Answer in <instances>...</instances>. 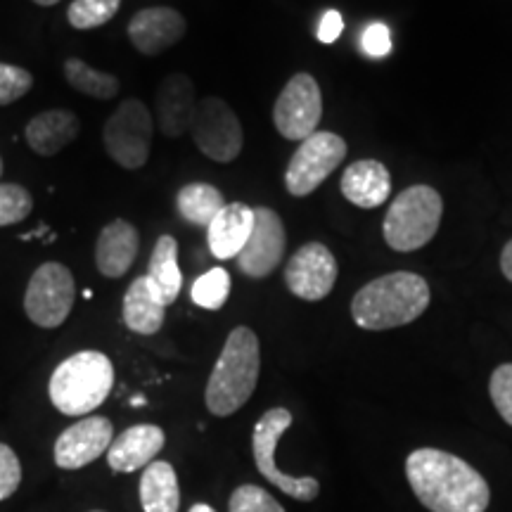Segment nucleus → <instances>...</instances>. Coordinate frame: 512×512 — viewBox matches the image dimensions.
Here are the masks:
<instances>
[{"label": "nucleus", "mask_w": 512, "mask_h": 512, "mask_svg": "<svg viewBox=\"0 0 512 512\" xmlns=\"http://www.w3.org/2000/svg\"><path fill=\"white\" fill-rule=\"evenodd\" d=\"M406 477L418 501L432 512H484L491 491L470 463L439 448H418L406 460Z\"/></svg>", "instance_id": "nucleus-1"}, {"label": "nucleus", "mask_w": 512, "mask_h": 512, "mask_svg": "<svg viewBox=\"0 0 512 512\" xmlns=\"http://www.w3.org/2000/svg\"><path fill=\"white\" fill-rule=\"evenodd\" d=\"M430 299V285L422 275L396 271L361 287L351 302V316L363 330H392L418 320L430 306Z\"/></svg>", "instance_id": "nucleus-2"}, {"label": "nucleus", "mask_w": 512, "mask_h": 512, "mask_svg": "<svg viewBox=\"0 0 512 512\" xmlns=\"http://www.w3.org/2000/svg\"><path fill=\"white\" fill-rule=\"evenodd\" d=\"M259 373V337L254 335V330L240 325L228 335L219 361L209 375L207 389H204V403H207L209 413L216 418H228V415L238 413L252 399Z\"/></svg>", "instance_id": "nucleus-3"}, {"label": "nucleus", "mask_w": 512, "mask_h": 512, "mask_svg": "<svg viewBox=\"0 0 512 512\" xmlns=\"http://www.w3.org/2000/svg\"><path fill=\"white\" fill-rule=\"evenodd\" d=\"M114 387V366L102 351H79L53 370L48 394L62 415H88L100 408Z\"/></svg>", "instance_id": "nucleus-4"}, {"label": "nucleus", "mask_w": 512, "mask_h": 512, "mask_svg": "<svg viewBox=\"0 0 512 512\" xmlns=\"http://www.w3.org/2000/svg\"><path fill=\"white\" fill-rule=\"evenodd\" d=\"M444 202L432 185H411L389 204L382 233L394 252H415L437 235Z\"/></svg>", "instance_id": "nucleus-5"}, {"label": "nucleus", "mask_w": 512, "mask_h": 512, "mask_svg": "<svg viewBox=\"0 0 512 512\" xmlns=\"http://www.w3.org/2000/svg\"><path fill=\"white\" fill-rule=\"evenodd\" d=\"M292 425V413L287 408H271L261 415L259 422L254 425L252 434V451H254V463L261 477H266L273 486H278L280 491L287 496H292L294 501L311 503L316 501L320 494V482L316 477H292L287 472L280 470L275 465V446L283 434L290 430Z\"/></svg>", "instance_id": "nucleus-6"}, {"label": "nucleus", "mask_w": 512, "mask_h": 512, "mask_svg": "<svg viewBox=\"0 0 512 512\" xmlns=\"http://www.w3.org/2000/svg\"><path fill=\"white\" fill-rule=\"evenodd\" d=\"M152 114L145 107V102L136 98L121 102L117 112L105 121L102 128V143L105 152L117 162L121 169L136 171L143 169L150 159L152 150Z\"/></svg>", "instance_id": "nucleus-7"}, {"label": "nucleus", "mask_w": 512, "mask_h": 512, "mask_svg": "<svg viewBox=\"0 0 512 512\" xmlns=\"http://www.w3.org/2000/svg\"><path fill=\"white\" fill-rule=\"evenodd\" d=\"M76 283L74 275L64 264L48 261L38 266L31 275L27 294H24V311L38 328H60L74 309Z\"/></svg>", "instance_id": "nucleus-8"}, {"label": "nucleus", "mask_w": 512, "mask_h": 512, "mask_svg": "<svg viewBox=\"0 0 512 512\" xmlns=\"http://www.w3.org/2000/svg\"><path fill=\"white\" fill-rule=\"evenodd\" d=\"M190 136L204 157L219 164H230L238 159L245 145V131H242L238 114L221 98H204L197 102L195 117L190 121Z\"/></svg>", "instance_id": "nucleus-9"}, {"label": "nucleus", "mask_w": 512, "mask_h": 512, "mask_svg": "<svg viewBox=\"0 0 512 512\" xmlns=\"http://www.w3.org/2000/svg\"><path fill=\"white\" fill-rule=\"evenodd\" d=\"M347 157V143L337 133L316 131L302 140L285 171V188L294 197H306Z\"/></svg>", "instance_id": "nucleus-10"}, {"label": "nucleus", "mask_w": 512, "mask_h": 512, "mask_svg": "<svg viewBox=\"0 0 512 512\" xmlns=\"http://www.w3.org/2000/svg\"><path fill=\"white\" fill-rule=\"evenodd\" d=\"M323 119V95L311 74H294L280 91L273 107V124L285 140L302 143L318 131Z\"/></svg>", "instance_id": "nucleus-11"}, {"label": "nucleus", "mask_w": 512, "mask_h": 512, "mask_svg": "<svg viewBox=\"0 0 512 512\" xmlns=\"http://www.w3.org/2000/svg\"><path fill=\"white\" fill-rule=\"evenodd\" d=\"M337 259L323 242H309L285 266V285L304 302H320L337 283Z\"/></svg>", "instance_id": "nucleus-12"}, {"label": "nucleus", "mask_w": 512, "mask_h": 512, "mask_svg": "<svg viewBox=\"0 0 512 512\" xmlns=\"http://www.w3.org/2000/svg\"><path fill=\"white\" fill-rule=\"evenodd\" d=\"M285 226L283 219L268 207L254 209V228L247 245L238 254V268L247 278H268L280 266L285 256Z\"/></svg>", "instance_id": "nucleus-13"}, {"label": "nucleus", "mask_w": 512, "mask_h": 512, "mask_svg": "<svg viewBox=\"0 0 512 512\" xmlns=\"http://www.w3.org/2000/svg\"><path fill=\"white\" fill-rule=\"evenodd\" d=\"M114 441L112 420L91 415L67 427L55 441V465L62 470H81L100 456H107Z\"/></svg>", "instance_id": "nucleus-14"}, {"label": "nucleus", "mask_w": 512, "mask_h": 512, "mask_svg": "<svg viewBox=\"0 0 512 512\" xmlns=\"http://www.w3.org/2000/svg\"><path fill=\"white\" fill-rule=\"evenodd\" d=\"M185 19L174 8H145L128 24V38L140 55L155 57L185 36Z\"/></svg>", "instance_id": "nucleus-15"}, {"label": "nucleus", "mask_w": 512, "mask_h": 512, "mask_svg": "<svg viewBox=\"0 0 512 512\" xmlns=\"http://www.w3.org/2000/svg\"><path fill=\"white\" fill-rule=\"evenodd\" d=\"M164 444L166 434L162 427L150 425V422L133 425L112 441L110 451H107V465L114 472H121V475H131V472H138L150 465Z\"/></svg>", "instance_id": "nucleus-16"}, {"label": "nucleus", "mask_w": 512, "mask_h": 512, "mask_svg": "<svg viewBox=\"0 0 512 512\" xmlns=\"http://www.w3.org/2000/svg\"><path fill=\"white\" fill-rule=\"evenodd\" d=\"M195 110V83L185 74L166 76L155 98L159 131L166 138H181L185 131H190V121L195 117Z\"/></svg>", "instance_id": "nucleus-17"}, {"label": "nucleus", "mask_w": 512, "mask_h": 512, "mask_svg": "<svg viewBox=\"0 0 512 512\" xmlns=\"http://www.w3.org/2000/svg\"><path fill=\"white\" fill-rule=\"evenodd\" d=\"M140 249V235L133 223L114 219L100 230L95 242V266L105 278H124Z\"/></svg>", "instance_id": "nucleus-18"}, {"label": "nucleus", "mask_w": 512, "mask_h": 512, "mask_svg": "<svg viewBox=\"0 0 512 512\" xmlns=\"http://www.w3.org/2000/svg\"><path fill=\"white\" fill-rule=\"evenodd\" d=\"M339 190L354 207L375 209L392 195V176L377 159H358L344 169Z\"/></svg>", "instance_id": "nucleus-19"}, {"label": "nucleus", "mask_w": 512, "mask_h": 512, "mask_svg": "<svg viewBox=\"0 0 512 512\" xmlns=\"http://www.w3.org/2000/svg\"><path fill=\"white\" fill-rule=\"evenodd\" d=\"M254 228V209L242 202H230L209 223L207 240L211 254L219 261L238 259Z\"/></svg>", "instance_id": "nucleus-20"}, {"label": "nucleus", "mask_w": 512, "mask_h": 512, "mask_svg": "<svg viewBox=\"0 0 512 512\" xmlns=\"http://www.w3.org/2000/svg\"><path fill=\"white\" fill-rule=\"evenodd\" d=\"M81 131V121L74 112L69 110H48L36 114L34 119L27 124V143L36 155L41 157H55L74 143L76 136Z\"/></svg>", "instance_id": "nucleus-21"}, {"label": "nucleus", "mask_w": 512, "mask_h": 512, "mask_svg": "<svg viewBox=\"0 0 512 512\" xmlns=\"http://www.w3.org/2000/svg\"><path fill=\"white\" fill-rule=\"evenodd\" d=\"M166 309L169 306L162 302L155 285L150 283L147 275H143V278L133 280L131 287L126 290L121 316H124L126 328L136 332V335H155V332L162 330Z\"/></svg>", "instance_id": "nucleus-22"}, {"label": "nucleus", "mask_w": 512, "mask_h": 512, "mask_svg": "<svg viewBox=\"0 0 512 512\" xmlns=\"http://www.w3.org/2000/svg\"><path fill=\"white\" fill-rule=\"evenodd\" d=\"M140 505L145 512H178L181 486L174 465L166 460H152L140 477Z\"/></svg>", "instance_id": "nucleus-23"}, {"label": "nucleus", "mask_w": 512, "mask_h": 512, "mask_svg": "<svg viewBox=\"0 0 512 512\" xmlns=\"http://www.w3.org/2000/svg\"><path fill=\"white\" fill-rule=\"evenodd\" d=\"M147 278L155 285L166 306H171L183 290V273L178 266V242L171 235H162L150 254Z\"/></svg>", "instance_id": "nucleus-24"}, {"label": "nucleus", "mask_w": 512, "mask_h": 512, "mask_svg": "<svg viewBox=\"0 0 512 512\" xmlns=\"http://www.w3.org/2000/svg\"><path fill=\"white\" fill-rule=\"evenodd\" d=\"M221 190L214 188L209 183H188L178 190L176 195V207L178 214L192 226H204L209 228V223L216 219V214L226 207Z\"/></svg>", "instance_id": "nucleus-25"}, {"label": "nucleus", "mask_w": 512, "mask_h": 512, "mask_svg": "<svg viewBox=\"0 0 512 512\" xmlns=\"http://www.w3.org/2000/svg\"><path fill=\"white\" fill-rule=\"evenodd\" d=\"M64 79L81 95L95 100H112L119 95V79L114 74L100 72L79 57H69L64 62Z\"/></svg>", "instance_id": "nucleus-26"}, {"label": "nucleus", "mask_w": 512, "mask_h": 512, "mask_svg": "<svg viewBox=\"0 0 512 512\" xmlns=\"http://www.w3.org/2000/svg\"><path fill=\"white\" fill-rule=\"evenodd\" d=\"M230 294V275L226 268L216 266L211 271L202 273L200 278L192 285V302H195L200 309L207 311H219L223 304L228 302Z\"/></svg>", "instance_id": "nucleus-27"}, {"label": "nucleus", "mask_w": 512, "mask_h": 512, "mask_svg": "<svg viewBox=\"0 0 512 512\" xmlns=\"http://www.w3.org/2000/svg\"><path fill=\"white\" fill-rule=\"evenodd\" d=\"M119 5L121 0H74L67 10V19L79 31L98 29L117 15Z\"/></svg>", "instance_id": "nucleus-28"}, {"label": "nucleus", "mask_w": 512, "mask_h": 512, "mask_svg": "<svg viewBox=\"0 0 512 512\" xmlns=\"http://www.w3.org/2000/svg\"><path fill=\"white\" fill-rule=\"evenodd\" d=\"M34 209L31 192L17 183H0V228L24 221Z\"/></svg>", "instance_id": "nucleus-29"}, {"label": "nucleus", "mask_w": 512, "mask_h": 512, "mask_svg": "<svg viewBox=\"0 0 512 512\" xmlns=\"http://www.w3.org/2000/svg\"><path fill=\"white\" fill-rule=\"evenodd\" d=\"M228 512H285V508L261 486L242 484L230 496Z\"/></svg>", "instance_id": "nucleus-30"}, {"label": "nucleus", "mask_w": 512, "mask_h": 512, "mask_svg": "<svg viewBox=\"0 0 512 512\" xmlns=\"http://www.w3.org/2000/svg\"><path fill=\"white\" fill-rule=\"evenodd\" d=\"M34 86V76L24 67L0 62V107H8L19 98H24Z\"/></svg>", "instance_id": "nucleus-31"}, {"label": "nucleus", "mask_w": 512, "mask_h": 512, "mask_svg": "<svg viewBox=\"0 0 512 512\" xmlns=\"http://www.w3.org/2000/svg\"><path fill=\"white\" fill-rule=\"evenodd\" d=\"M489 394L496 411L512 427V363H503L491 373Z\"/></svg>", "instance_id": "nucleus-32"}, {"label": "nucleus", "mask_w": 512, "mask_h": 512, "mask_svg": "<svg viewBox=\"0 0 512 512\" xmlns=\"http://www.w3.org/2000/svg\"><path fill=\"white\" fill-rule=\"evenodd\" d=\"M22 484V463L8 444H0V501L10 498Z\"/></svg>", "instance_id": "nucleus-33"}, {"label": "nucleus", "mask_w": 512, "mask_h": 512, "mask_svg": "<svg viewBox=\"0 0 512 512\" xmlns=\"http://www.w3.org/2000/svg\"><path fill=\"white\" fill-rule=\"evenodd\" d=\"M361 48L368 57H384L392 53V34L384 24L375 22L366 27L361 36Z\"/></svg>", "instance_id": "nucleus-34"}, {"label": "nucleus", "mask_w": 512, "mask_h": 512, "mask_svg": "<svg viewBox=\"0 0 512 512\" xmlns=\"http://www.w3.org/2000/svg\"><path fill=\"white\" fill-rule=\"evenodd\" d=\"M344 31V19L337 10H328L323 17H320L318 24V41L320 43H335Z\"/></svg>", "instance_id": "nucleus-35"}, {"label": "nucleus", "mask_w": 512, "mask_h": 512, "mask_svg": "<svg viewBox=\"0 0 512 512\" xmlns=\"http://www.w3.org/2000/svg\"><path fill=\"white\" fill-rule=\"evenodd\" d=\"M501 271L505 278L510 280L512 283V240L508 242V245L503 247V254H501Z\"/></svg>", "instance_id": "nucleus-36"}, {"label": "nucleus", "mask_w": 512, "mask_h": 512, "mask_svg": "<svg viewBox=\"0 0 512 512\" xmlns=\"http://www.w3.org/2000/svg\"><path fill=\"white\" fill-rule=\"evenodd\" d=\"M188 512H216V510L211 508V505H207V503H195Z\"/></svg>", "instance_id": "nucleus-37"}, {"label": "nucleus", "mask_w": 512, "mask_h": 512, "mask_svg": "<svg viewBox=\"0 0 512 512\" xmlns=\"http://www.w3.org/2000/svg\"><path fill=\"white\" fill-rule=\"evenodd\" d=\"M36 5H43V8H50V5H57L60 0H34Z\"/></svg>", "instance_id": "nucleus-38"}, {"label": "nucleus", "mask_w": 512, "mask_h": 512, "mask_svg": "<svg viewBox=\"0 0 512 512\" xmlns=\"http://www.w3.org/2000/svg\"><path fill=\"white\" fill-rule=\"evenodd\" d=\"M131 406H136V408L145 406V399H143V396H136V399H131Z\"/></svg>", "instance_id": "nucleus-39"}, {"label": "nucleus", "mask_w": 512, "mask_h": 512, "mask_svg": "<svg viewBox=\"0 0 512 512\" xmlns=\"http://www.w3.org/2000/svg\"><path fill=\"white\" fill-rule=\"evenodd\" d=\"M0 176H3V157H0Z\"/></svg>", "instance_id": "nucleus-40"}, {"label": "nucleus", "mask_w": 512, "mask_h": 512, "mask_svg": "<svg viewBox=\"0 0 512 512\" xmlns=\"http://www.w3.org/2000/svg\"><path fill=\"white\" fill-rule=\"evenodd\" d=\"M93 512H102V510H93Z\"/></svg>", "instance_id": "nucleus-41"}]
</instances>
